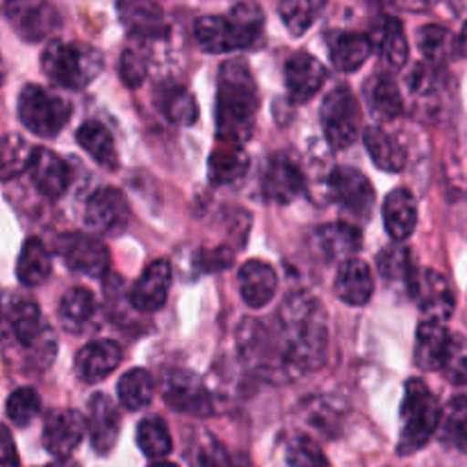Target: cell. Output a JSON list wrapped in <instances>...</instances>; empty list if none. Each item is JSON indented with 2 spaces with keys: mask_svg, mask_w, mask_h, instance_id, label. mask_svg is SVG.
<instances>
[{
  "mask_svg": "<svg viewBox=\"0 0 467 467\" xmlns=\"http://www.w3.org/2000/svg\"><path fill=\"white\" fill-rule=\"evenodd\" d=\"M283 363L295 372L322 368L328 349V324L322 304L308 295H290L278 310Z\"/></svg>",
  "mask_w": 467,
  "mask_h": 467,
  "instance_id": "6da1fadb",
  "label": "cell"
},
{
  "mask_svg": "<svg viewBox=\"0 0 467 467\" xmlns=\"http://www.w3.org/2000/svg\"><path fill=\"white\" fill-rule=\"evenodd\" d=\"M260 94L244 59L222 62L217 76V140L244 144L254 135Z\"/></svg>",
  "mask_w": 467,
  "mask_h": 467,
  "instance_id": "7a4b0ae2",
  "label": "cell"
},
{
  "mask_svg": "<svg viewBox=\"0 0 467 467\" xmlns=\"http://www.w3.org/2000/svg\"><path fill=\"white\" fill-rule=\"evenodd\" d=\"M442 424V409L422 379H409L401 401V436L397 451L410 456L422 450Z\"/></svg>",
  "mask_w": 467,
  "mask_h": 467,
  "instance_id": "3957f363",
  "label": "cell"
},
{
  "mask_svg": "<svg viewBox=\"0 0 467 467\" xmlns=\"http://www.w3.org/2000/svg\"><path fill=\"white\" fill-rule=\"evenodd\" d=\"M41 68L55 85L85 89L103 68V55L99 48L82 41L55 39L41 53Z\"/></svg>",
  "mask_w": 467,
  "mask_h": 467,
  "instance_id": "277c9868",
  "label": "cell"
},
{
  "mask_svg": "<svg viewBox=\"0 0 467 467\" xmlns=\"http://www.w3.org/2000/svg\"><path fill=\"white\" fill-rule=\"evenodd\" d=\"M5 327L14 336L16 345L26 351L30 365H39L41 369L48 368L55 356V337L35 301L27 296H7Z\"/></svg>",
  "mask_w": 467,
  "mask_h": 467,
  "instance_id": "5b68a950",
  "label": "cell"
},
{
  "mask_svg": "<svg viewBox=\"0 0 467 467\" xmlns=\"http://www.w3.org/2000/svg\"><path fill=\"white\" fill-rule=\"evenodd\" d=\"M18 119L36 137H55L71 119V103L41 85H26L18 96Z\"/></svg>",
  "mask_w": 467,
  "mask_h": 467,
  "instance_id": "8992f818",
  "label": "cell"
},
{
  "mask_svg": "<svg viewBox=\"0 0 467 467\" xmlns=\"http://www.w3.org/2000/svg\"><path fill=\"white\" fill-rule=\"evenodd\" d=\"M319 119H322L324 137H327L328 146H333L336 150L349 149L358 140L360 128H363L358 100H356L354 91L345 85L328 91L322 103Z\"/></svg>",
  "mask_w": 467,
  "mask_h": 467,
  "instance_id": "52a82bcc",
  "label": "cell"
},
{
  "mask_svg": "<svg viewBox=\"0 0 467 467\" xmlns=\"http://www.w3.org/2000/svg\"><path fill=\"white\" fill-rule=\"evenodd\" d=\"M160 395L173 410L194 418L213 413L208 388L190 369H164L160 379Z\"/></svg>",
  "mask_w": 467,
  "mask_h": 467,
  "instance_id": "ba28073f",
  "label": "cell"
},
{
  "mask_svg": "<svg viewBox=\"0 0 467 467\" xmlns=\"http://www.w3.org/2000/svg\"><path fill=\"white\" fill-rule=\"evenodd\" d=\"M55 254L71 272L103 278L109 269V254L103 242L85 233H64L55 240Z\"/></svg>",
  "mask_w": 467,
  "mask_h": 467,
  "instance_id": "9c48e42d",
  "label": "cell"
},
{
  "mask_svg": "<svg viewBox=\"0 0 467 467\" xmlns=\"http://www.w3.org/2000/svg\"><path fill=\"white\" fill-rule=\"evenodd\" d=\"M409 290L422 310V319L441 324L450 322L456 308V296L447 276L436 269H420L410 276Z\"/></svg>",
  "mask_w": 467,
  "mask_h": 467,
  "instance_id": "30bf717a",
  "label": "cell"
},
{
  "mask_svg": "<svg viewBox=\"0 0 467 467\" xmlns=\"http://www.w3.org/2000/svg\"><path fill=\"white\" fill-rule=\"evenodd\" d=\"M328 194L349 214L368 219L377 203V192L369 178L356 167H336L328 176Z\"/></svg>",
  "mask_w": 467,
  "mask_h": 467,
  "instance_id": "8fae6325",
  "label": "cell"
},
{
  "mask_svg": "<svg viewBox=\"0 0 467 467\" xmlns=\"http://www.w3.org/2000/svg\"><path fill=\"white\" fill-rule=\"evenodd\" d=\"M85 222L94 233L105 237L121 235L130 222V205L114 187H100L85 205Z\"/></svg>",
  "mask_w": 467,
  "mask_h": 467,
  "instance_id": "7c38bea8",
  "label": "cell"
},
{
  "mask_svg": "<svg viewBox=\"0 0 467 467\" xmlns=\"http://www.w3.org/2000/svg\"><path fill=\"white\" fill-rule=\"evenodd\" d=\"M304 171L299 164L285 153L269 155L267 162L263 167V176H260V187H263V196L269 203L287 205L304 192Z\"/></svg>",
  "mask_w": 467,
  "mask_h": 467,
  "instance_id": "4fadbf2b",
  "label": "cell"
},
{
  "mask_svg": "<svg viewBox=\"0 0 467 467\" xmlns=\"http://www.w3.org/2000/svg\"><path fill=\"white\" fill-rule=\"evenodd\" d=\"M87 433V418L78 410H53L44 422V447L57 461H68V456L80 447Z\"/></svg>",
  "mask_w": 467,
  "mask_h": 467,
  "instance_id": "5bb4252c",
  "label": "cell"
},
{
  "mask_svg": "<svg viewBox=\"0 0 467 467\" xmlns=\"http://www.w3.org/2000/svg\"><path fill=\"white\" fill-rule=\"evenodd\" d=\"M87 433L99 456H108L117 447L121 433V413L108 395L99 392L87 404Z\"/></svg>",
  "mask_w": 467,
  "mask_h": 467,
  "instance_id": "9a60e30c",
  "label": "cell"
},
{
  "mask_svg": "<svg viewBox=\"0 0 467 467\" xmlns=\"http://www.w3.org/2000/svg\"><path fill=\"white\" fill-rule=\"evenodd\" d=\"M173 283V269L167 260H155L141 272L130 287V304L137 313H158L169 299Z\"/></svg>",
  "mask_w": 467,
  "mask_h": 467,
  "instance_id": "2e32d148",
  "label": "cell"
},
{
  "mask_svg": "<svg viewBox=\"0 0 467 467\" xmlns=\"http://www.w3.org/2000/svg\"><path fill=\"white\" fill-rule=\"evenodd\" d=\"M5 16L26 41L48 39L59 27V14L48 3H7Z\"/></svg>",
  "mask_w": 467,
  "mask_h": 467,
  "instance_id": "e0dca14e",
  "label": "cell"
},
{
  "mask_svg": "<svg viewBox=\"0 0 467 467\" xmlns=\"http://www.w3.org/2000/svg\"><path fill=\"white\" fill-rule=\"evenodd\" d=\"M327 76V67L308 53H296L285 62V87L295 103L313 99L324 87Z\"/></svg>",
  "mask_w": 467,
  "mask_h": 467,
  "instance_id": "ac0fdd59",
  "label": "cell"
},
{
  "mask_svg": "<svg viewBox=\"0 0 467 467\" xmlns=\"http://www.w3.org/2000/svg\"><path fill=\"white\" fill-rule=\"evenodd\" d=\"M123 351L112 340H91L76 354V374L85 383H100L121 365Z\"/></svg>",
  "mask_w": 467,
  "mask_h": 467,
  "instance_id": "d6986e66",
  "label": "cell"
},
{
  "mask_svg": "<svg viewBox=\"0 0 467 467\" xmlns=\"http://www.w3.org/2000/svg\"><path fill=\"white\" fill-rule=\"evenodd\" d=\"M237 285L240 295L249 308L260 310L274 299L278 287V276L272 265L263 260H246L237 272Z\"/></svg>",
  "mask_w": 467,
  "mask_h": 467,
  "instance_id": "ffe728a7",
  "label": "cell"
},
{
  "mask_svg": "<svg viewBox=\"0 0 467 467\" xmlns=\"http://www.w3.org/2000/svg\"><path fill=\"white\" fill-rule=\"evenodd\" d=\"M27 171L36 190L48 199H59L71 185V169L50 149H35V158Z\"/></svg>",
  "mask_w": 467,
  "mask_h": 467,
  "instance_id": "44dd1931",
  "label": "cell"
},
{
  "mask_svg": "<svg viewBox=\"0 0 467 467\" xmlns=\"http://www.w3.org/2000/svg\"><path fill=\"white\" fill-rule=\"evenodd\" d=\"M249 171V153L237 141L217 140L208 160V178L213 185L223 187L240 182Z\"/></svg>",
  "mask_w": 467,
  "mask_h": 467,
  "instance_id": "7402d4cb",
  "label": "cell"
},
{
  "mask_svg": "<svg viewBox=\"0 0 467 467\" xmlns=\"http://www.w3.org/2000/svg\"><path fill=\"white\" fill-rule=\"evenodd\" d=\"M336 295L337 299L349 306H365L369 304L374 295V274L368 263L360 258L347 260L340 265L336 274Z\"/></svg>",
  "mask_w": 467,
  "mask_h": 467,
  "instance_id": "603a6c76",
  "label": "cell"
},
{
  "mask_svg": "<svg viewBox=\"0 0 467 467\" xmlns=\"http://www.w3.org/2000/svg\"><path fill=\"white\" fill-rule=\"evenodd\" d=\"M383 223L395 242H404L418 226V203L406 187H397L383 201Z\"/></svg>",
  "mask_w": 467,
  "mask_h": 467,
  "instance_id": "cb8c5ba5",
  "label": "cell"
},
{
  "mask_svg": "<svg viewBox=\"0 0 467 467\" xmlns=\"http://www.w3.org/2000/svg\"><path fill=\"white\" fill-rule=\"evenodd\" d=\"M117 12L121 16L123 26L130 30V35L140 36V39H162L169 32L167 21H164L162 9L155 3H119Z\"/></svg>",
  "mask_w": 467,
  "mask_h": 467,
  "instance_id": "d4e9b609",
  "label": "cell"
},
{
  "mask_svg": "<svg viewBox=\"0 0 467 467\" xmlns=\"http://www.w3.org/2000/svg\"><path fill=\"white\" fill-rule=\"evenodd\" d=\"M327 44L333 67L345 73L358 71L374 50L372 39L363 32H336V35L328 36Z\"/></svg>",
  "mask_w": 467,
  "mask_h": 467,
  "instance_id": "484cf974",
  "label": "cell"
},
{
  "mask_svg": "<svg viewBox=\"0 0 467 467\" xmlns=\"http://www.w3.org/2000/svg\"><path fill=\"white\" fill-rule=\"evenodd\" d=\"M194 39L201 50L213 55L244 50L228 16H201L194 21Z\"/></svg>",
  "mask_w": 467,
  "mask_h": 467,
  "instance_id": "4316f807",
  "label": "cell"
},
{
  "mask_svg": "<svg viewBox=\"0 0 467 467\" xmlns=\"http://www.w3.org/2000/svg\"><path fill=\"white\" fill-rule=\"evenodd\" d=\"M450 337L451 333L447 331V324L420 319L418 340H415V365L427 372L441 369L447 347H450Z\"/></svg>",
  "mask_w": 467,
  "mask_h": 467,
  "instance_id": "83f0119b",
  "label": "cell"
},
{
  "mask_svg": "<svg viewBox=\"0 0 467 467\" xmlns=\"http://www.w3.org/2000/svg\"><path fill=\"white\" fill-rule=\"evenodd\" d=\"M374 48L383 55L390 67L401 68L409 62V41L404 36V26L400 18L395 16H379L372 23V32H369Z\"/></svg>",
  "mask_w": 467,
  "mask_h": 467,
  "instance_id": "f1b7e54d",
  "label": "cell"
},
{
  "mask_svg": "<svg viewBox=\"0 0 467 467\" xmlns=\"http://www.w3.org/2000/svg\"><path fill=\"white\" fill-rule=\"evenodd\" d=\"M96 315V301L87 287H71L62 295L57 306V319L64 331L82 333Z\"/></svg>",
  "mask_w": 467,
  "mask_h": 467,
  "instance_id": "f546056e",
  "label": "cell"
},
{
  "mask_svg": "<svg viewBox=\"0 0 467 467\" xmlns=\"http://www.w3.org/2000/svg\"><path fill=\"white\" fill-rule=\"evenodd\" d=\"M315 237H317L319 251H322L328 260L347 263V260H354V255L358 254L360 249V231L345 222L322 226Z\"/></svg>",
  "mask_w": 467,
  "mask_h": 467,
  "instance_id": "4dcf8cb0",
  "label": "cell"
},
{
  "mask_svg": "<svg viewBox=\"0 0 467 467\" xmlns=\"http://www.w3.org/2000/svg\"><path fill=\"white\" fill-rule=\"evenodd\" d=\"M78 144L87 155L96 160L103 169L114 171L119 169V150L114 146V137L100 121H85L76 132Z\"/></svg>",
  "mask_w": 467,
  "mask_h": 467,
  "instance_id": "1f68e13d",
  "label": "cell"
},
{
  "mask_svg": "<svg viewBox=\"0 0 467 467\" xmlns=\"http://www.w3.org/2000/svg\"><path fill=\"white\" fill-rule=\"evenodd\" d=\"M50 269H53V260H50V251L46 249L44 242L39 237H30L23 242L16 260L18 281L26 287H36L48 281Z\"/></svg>",
  "mask_w": 467,
  "mask_h": 467,
  "instance_id": "d6a6232c",
  "label": "cell"
},
{
  "mask_svg": "<svg viewBox=\"0 0 467 467\" xmlns=\"http://www.w3.org/2000/svg\"><path fill=\"white\" fill-rule=\"evenodd\" d=\"M368 103L374 117L390 121L404 112V99H401L400 85L388 73H377L368 82Z\"/></svg>",
  "mask_w": 467,
  "mask_h": 467,
  "instance_id": "836d02e7",
  "label": "cell"
},
{
  "mask_svg": "<svg viewBox=\"0 0 467 467\" xmlns=\"http://www.w3.org/2000/svg\"><path fill=\"white\" fill-rule=\"evenodd\" d=\"M363 140L365 146H368L369 158H372V162L381 171L397 173L404 169V150H401V146L386 130H381L379 126H368L363 132Z\"/></svg>",
  "mask_w": 467,
  "mask_h": 467,
  "instance_id": "e575fe53",
  "label": "cell"
},
{
  "mask_svg": "<svg viewBox=\"0 0 467 467\" xmlns=\"http://www.w3.org/2000/svg\"><path fill=\"white\" fill-rule=\"evenodd\" d=\"M226 16L231 18L237 36H240L242 48H255V46H260L265 32V12L260 5L240 3L235 7H231V12Z\"/></svg>",
  "mask_w": 467,
  "mask_h": 467,
  "instance_id": "d590c367",
  "label": "cell"
},
{
  "mask_svg": "<svg viewBox=\"0 0 467 467\" xmlns=\"http://www.w3.org/2000/svg\"><path fill=\"white\" fill-rule=\"evenodd\" d=\"M119 400H121L123 409L128 410H140L144 406L150 404L155 395V381L150 377V372H146L144 368H135L130 372H126L121 377L117 386Z\"/></svg>",
  "mask_w": 467,
  "mask_h": 467,
  "instance_id": "8d00e7d4",
  "label": "cell"
},
{
  "mask_svg": "<svg viewBox=\"0 0 467 467\" xmlns=\"http://www.w3.org/2000/svg\"><path fill=\"white\" fill-rule=\"evenodd\" d=\"M158 105L164 112V117L178 126H192L199 119V108L196 100L185 87H164L158 94Z\"/></svg>",
  "mask_w": 467,
  "mask_h": 467,
  "instance_id": "74e56055",
  "label": "cell"
},
{
  "mask_svg": "<svg viewBox=\"0 0 467 467\" xmlns=\"http://www.w3.org/2000/svg\"><path fill=\"white\" fill-rule=\"evenodd\" d=\"M418 46L431 64H445L451 57V53L459 50V41L451 36V32L447 27L436 26V23L420 27Z\"/></svg>",
  "mask_w": 467,
  "mask_h": 467,
  "instance_id": "f35d334b",
  "label": "cell"
},
{
  "mask_svg": "<svg viewBox=\"0 0 467 467\" xmlns=\"http://www.w3.org/2000/svg\"><path fill=\"white\" fill-rule=\"evenodd\" d=\"M137 445L149 459L155 461H164V456L171 454L173 450L171 433L160 418L141 420L140 427H137Z\"/></svg>",
  "mask_w": 467,
  "mask_h": 467,
  "instance_id": "ab89813d",
  "label": "cell"
},
{
  "mask_svg": "<svg viewBox=\"0 0 467 467\" xmlns=\"http://www.w3.org/2000/svg\"><path fill=\"white\" fill-rule=\"evenodd\" d=\"M32 158H35V149L21 135L7 132L3 137V144H0V164H3L5 181L27 171L32 164Z\"/></svg>",
  "mask_w": 467,
  "mask_h": 467,
  "instance_id": "60d3db41",
  "label": "cell"
},
{
  "mask_svg": "<svg viewBox=\"0 0 467 467\" xmlns=\"http://www.w3.org/2000/svg\"><path fill=\"white\" fill-rule=\"evenodd\" d=\"M322 9L324 3H313V0H285V3L278 5V14H281L287 30L292 32V36L306 35Z\"/></svg>",
  "mask_w": 467,
  "mask_h": 467,
  "instance_id": "b9f144b4",
  "label": "cell"
},
{
  "mask_svg": "<svg viewBox=\"0 0 467 467\" xmlns=\"http://www.w3.org/2000/svg\"><path fill=\"white\" fill-rule=\"evenodd\" d=\"M441 433L447 442L467 451V397H454L442 413Z\"/></svg>",
  "mask_w": 467,
  "mask_h": 467,
  "instance_id": "7bdbcfd3",
  "label": "cell"
},
{
  "mask_svg": "<svg viewBox=\"0 0 467 467\" xmlns=\"http://www.w3.org/2000/svg\"><path fill=\"white\" fill-rule=\"evenodd\" d=\"M41 410V397L35 388H16V390L9 395L7 406H5V413L7 420L14 427H27L32 420L39 415Z\"/></svg>",
  "mask_w": 467,
  "mask_h": 467,
  "instance_id": "ee69618b",
  "label": "cell"
},
{
  "mask_svg": "<svg viewBox=\"0 0 467 467\" xmlns=\"http://www.w3.org/2000/svg\"><path fill=\"white\" fill-rule=\"evenodd\" d=\"M442 377L456 388L467 390V337L465 336H451L450 347H447L445 360L441 368Z\"/></svg>",
  "mask_w": 467,
  "mask_h": 467,
  "instance_id": "f6af8a7d",
  "label": "cell"
},
{
  "mask_svg": "<svg viewBox=\"0 0 467 467\" xmlns=\"http://www.w3.org/2000/svg\"><path fill=\"white\" fill-rule=\"evenodd\" d=\"M285 461L290 467H331L322 447L308 436H292L287 441Z\"/></svg>",
  "mask_w": 467,
  "mask_h": 467,
  "instance_id": "bcb514c9",
  "label": "cell"
},
{
  "mask_svg": "<svg viewBox=\"0 0 467 467\" xmlns=\"http://www.w3.org/2000/svg\"><path fill=\"white\" fill-rule=\"evenodd\" d=\"M192 467H240L237 461L233 459L231 451L222 445V442L213 441L210 436L199 438L192 450Z\"/></svg>",
  "mask_w": 467,
  "mask_h": 467,
  "instance_id": "7dc6e473",
  "label": "cell"
},
{
  "mask_svg": "<svg viewBox=\"0 0 467 467\" xmlns=\"http://www.w3.org/2000/svg\"><path fill=\"white\" fill-rule=\"evenodd\" d=\"M379 269L386 278L390 281H404L409 285L410 276H413V267H410V258H409V251L404 246L395 244V246H388L379 254Z\"/></svg>",
  "mask_w": 467,
  "mask_h": 467,
  "instance_id": "c3c4849f",
  "label": "cell"
},
{
  "mask_svg": "<svg viewBox=\"0 0 467 467\" xmlns=\"http://www.w3.org/2000/svg\"><path fill=\"white\" fill-rule=\"evenodd\" d=\"M306 409H308V422L315 429H319L327 436H337L340 433V420H337L336 410L328 404V400H308Z\"/></svg>",
  "mask_w": 467,
  "mask_h": 467,
  "instance_id": "681fc988",
  "label": "cell"
},
{
  "mask_svg": "<svg viewBox=\"0 0 467 467\" xmlns=\"http://www.w3.org/2000/svg\"><path fill=\"white\" fill-rule=\"evenodd\" d=\"M119 71H121V80L128 87H140L144 82L146 71H149V62L140 53H135V50H123Z\"/></svg>",
  "mask_w": 467,
  "mask_h": 467,
  "instance_id": "f907efd6",
  "label": "cell"
},
{
  "mask_svg": "<svg viewBox=\"0 0 467 467\" xmlns=\"http://www.w3.org/2000/svg\"><path fill=\"white\" fill-rule=\"evenodd\" d=\"M201 269L205 272H214V269H223L233 263L231 249H214V251H201V258H196Z\"/></svg>",
  "mask_w": 467,
  "mask_h": 467,
  "instance_id": "816d5d0a",
  "label": "cell"
},
{
  "mask_svg": "<svg viewBox=\"0 0 467 467\" xmlns=\"http://www.w3.org/2000/svg\"><path fill=\"white\" fill-rule=\"evenodd\" d=\"M3 467H18L16 447H14L9 429H3Z\"/></svg>",
  "mask_w": 467,
  "mask_h": 467,
  "instance_id": "f5cc1de1",
  "label": "cell"
},
{
  "mask_svg": "<svg viewBox=\"0 0 467 467\" xmlns=\"http://www.w3.org/2000/svg\"><path fill=\"white\" fill-rule=\"evenodd\" d=\"M459 53L463 55V57H467V23H465L463 30H461V35H459Z\"/></svg>",
  "mask_w": 467,
  "mask_h": 467,
  "instance_id": "db71d44e",
  "label": "cell"
},
{
  "mask_svg": "<svg viewBox=\"0 0 467 467\" xmlns=\"http://www.w3.org/2000/svg\"><path fill=\"white\" fill-rule=\"evenodd\" d=\"M46 467H80L78 463H71V461H57L53 465H46Z\"/></svg>",
  "mask_w": 467,
  "mask_h": 467,
  "instance_id": "11a10c76",
  "label": "cell"
},
{
  "mask_svg": "<svg viewBox=\"0 0 467 467\" xmlns=\"http://www.w3.org/2000/svg\"><path fill=\"white\" fill-rule=\"evenodd\" d=\"M150 467H178L176 463H169V461H155Z\"/></svg>",
  "mask_w": 467,
  "mask_h": 467,
  "instance_id": "9f6ffc18",
  "label": "cell"
}]
</instances>
